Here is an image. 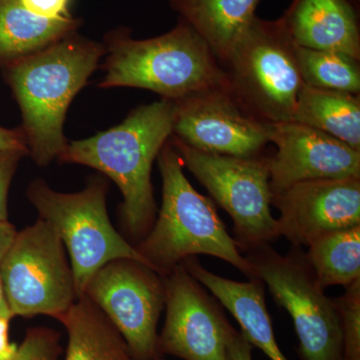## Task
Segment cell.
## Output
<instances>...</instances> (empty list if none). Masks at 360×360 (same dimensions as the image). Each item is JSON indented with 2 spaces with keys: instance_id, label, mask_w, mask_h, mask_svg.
I'll return each mask as SVG.
<instances>
[{
  "instance_id": "obj_1",
  "label": "cell",
  "mask_w": 360,
  "mask_h": 360,
  "mask_svg": "<svg viewBox=\"0 0 360 360\" xmlns=\"http://www.w3.org/2000/svg\"><path fill=\"white\" fill-rule=\"evenodd\" d=\"M105 53L103 44L75 32L1 68L21 110L28 155L39 167H46L65 151L68 108Z\"/></svg>"
},
{
  "instance_id": "obj_2",
  "label": "cell",
  "mask_w": 360,
  "mask_h": 360,
  "mask_svg": "<svg viewBox=\"0 0 360 360\" xmlns=\"http://www.w3.org/2000/svg\"><path fill=\"white\" fill-rule=\"evenodd\" d=\"M174 115V101L144 104L120 124L84 141L68 142L58 158L96 168L115 181L123 198V224L135 239L143 238L155 224L151 168L172 136Z\"/></svg>"
},
{
  "instance_id": "obj_3",
  "label": "cell",
  "mask_w": 360,
  "mask_h": 360,
  "mask_svg": "<svg viewBox=\"0 0 360 360\" xmlns=\"http://www.w3.org/2000/svg\"><path fill=\"white\" fill-rule=\"evenodd\" d=\"M105 77L101 89L136 87L169 101L229 84L226 72L205 40L186 21L155 39L136 40L129 28L104 37Z\"/></svg>"
},
{
  "instance_id": "obj_4",
  "label": "cell",
  "mask_w": 360,
  "mask_h": 360,
  "mask_svg": "<svg viewBox=\"0 0 360 360\" xmlns=\"http://www.w3.org/2000/svg\"><path fill=\"white\" fill-rule=\"evenodd\" d=\"M162 179V203L158 219L136 250L160 276L198 255L220 258L248 279L258 278L239 251L215 206L198 193L184 172V162L168 139L158 156Z\"/></svg>"
},
{
  "instance_id": "obj_5",
  "label": "cell",
  "mask_w": 360,
  "mask_h": 360,
  "mask_svg": "<svg viewBox=\"0 0 360 360\" xmlns=\"http://www.w3.org/2000/svg\"><path fill=\"white\" fill-rule=\"evenodd\" d=\"M108 193V184L103 177L90 179L79 193H58L44 179L34 180L26 191L39 219L53 227L68 251L78 298L97 270L112 260H137L153 269L111 224Z\"/></svg>"
},
{
  "instance_id": "obj_6",
  "label": "cell",
  "mask_w": 360,
  "mask_h": 360,
  "mask_svg": "<svg viewBox=\"0 0 360 360\" xmlns=\"http://www.w3.org/2000/svg\"><path fill=\"white\" fill-rule=\"evenodd\" d=\"M296 47L281 20L255 16L222 65L236 101L262 122H292L304 84Z\"/></svg>"
},
{
  "instance_id": "obj_7",
  "label": "cell",
  "mask_w": 360,
  "mask_h": 360,
  "mask_svg": "<svg viewBox=\"0 0 360 360\" xmlns=\"http://www.w3.org/2000/svg\"><path fill=\"white\" fill-rule=\"evenodd\" d=\"M169 141L184 167L231 215L239 248L253 250L279 238L277 219L270 210L269 158L213 155L191 148L172 134Z\"/></svg>"
},
{
  "instance_id": "obj_8",
  "label": "cell",
  "mask_w": 360,
  "mask_h": 360,
  "mask_svg": "<svg viewBox=\"0 0 360 360\" xmlns=\"http://www.w3.org/2000/svg\"><path fill=\"white\" fill-rule=\"evenodd\" d=\"M0 281L13 317L58 319L78 298L63 240L40 219L16 233L0 262Z\"/></svg>"
},
{
  "instance_id": "obj_9",
  "label": "cell",
  "mask_w": 360,
  "mask_h": 360,
  "mask_svg": "<svg viewBox=\"0 0 360 360\" xmlns=\"http://www.w3.org/2000/svg\"><path fill=\"white\" fill-rule=\"evenodd\" d=\"M246 257L277 304L288 310L303 360H343L342 330L333 300L324 295L305 255H281L264 245Z\"/></svg>"
},
{
  "instance_id": "obj_10",
  "label": "cell",
  "mask_w": 360,
  "mask_h": 360,
  "mask_svg": "<svg viewBox=\"0 0 360 360\" xmlns=\"http://www.w3.org/2000/svg\"><path fill=\"white\" fill-rule=\"evenodd\" d=\"M84 295L115 324L136 360H158V326L165 305L162 276L134 259L112 260L97 270Z\"/></svg>"
},
{
  "instance_id": "obj_11",
  "label": "cell",
  "mask_w": 360,
  "mask_h": 360,
  "mask_svg": "<svg viewBox=\"0 0 360 360\" xmlns=\"http://www.w3.org/2000/svg\"><path fill=\"white\" fill-rule=\"evenodd\" d=\"M172 135L213 155L253 158L270 143L272 124L248 112L229 84L194 92L174 101Z\"/></svg>"
},
{
  "instance_id": "obj_12",
  "label": "cell",
  "mask_w": 360,
  "mask_h": 360,
  "mask_svg": "<svg viewBox=\"0 0 360 360\" xmlns=\"http://www.w3.org/2000/svg\"><path fill=\"white\" fill-rule=\"evenodd\" d=\"M165 321L158 333L160 356L225 360L234 328L214 298L181 264L163 274Z\"/></svg>"
},
{
  "instance_id": "obj_13",
  "label": "cell",
  "mask_w": 360,
  "mask_h": 360,
  "mask_svg": "<svg viewBox=\"0 0 360 360\" xmlns=\"http://www.w3.org/2000/svg\"><path fill=\"white\" fill-rule=\"evenodd\" d=\"M281 212L279 236L309 246L333 232L360 225V177L310 180L272 194Z\"/></svg>"
},
{
  "instance_id": "obj_14",
  "label": "cell",
  "mask_w": 360,
  "mask_h": 360,
  "mask_svg": "<svg viewBox=\"0 0 360 360\" xmlns=\"http://www.w3.org/2000/svg\"><path fill=\"white\" fill-rule=\"evenodd\" d=\"M270 189L281 193L310 180L360 177V151L321 130L295 122L272 124Z\"/></svg>"
},
{
  "instance_id": "obj_15",
  "label": "cell",
  "mask_w": 360,
  "mask_h": 360,
  "mask_svg": "<svg viewBox=\"0 0 360 360\" xmlns=\"http://www.w3.org/2000/svg\"><path fill=\"white\" fill-rule=\"evenodd\" d=\"M279 20L297 46L360 59L359 0H292Z\"/></svg>"
},
{
  "instance_id": "obj_16",
  "label": "cell",
  "mask_w": 360,
  "mask_h": 360,
  "mask_svg": "<svg viewBox=\"0 0 360 360\" xmlns=\"http://www.w3.org/2000/svg\"><path fill=\"white\" fill-rule=\"evenodd\" d=\"M181 264L236 317L250 345L262 350L270 360H288L274 338L262 279L238 283L224 278L203 267L195 257H187Z\"/></svg>"
},
{
  "instance_id": "obj_17",
  "label": "cell",
  "mask_w": 360,
  "mask_h": 360,
  "mask_svg": "<svg viewBox=\"0 0 360 360\" xmlns=\"http://www.w3.org/2000/svg\"><path fill=\"white\" fill-rule=\"evenodd\" d=\"M262 0H168L169 6L205 40L224 65L255 18Z\"/></svg>"
},
{
  "instance_id": "obj_18",
  "label": "cell",
  "mask_w": 360,
  "mask_h": 360,
  "mask_svg": "<svg viewBox=\"0 0 360 360\" xmlns=\"http://www.w3.org/2000/svg\"><path fill=\"white\" fill-rule=\"evenodd\" d=\"M58 321L68 335L65 360H136L115 324L86 295Z\"/></svg>"
},
{
  "instance_id": "obj_19",
  "label": "cell",
  "mask_w": 360,
  "mask_h": 360,
  "mask_svg": "<svg viewBox=\"0 0 360 360\" xmlns=\"http://www.w3.org/2000/svg\"><path fill=\"white\" fill-rule=\"evenodd\" d=\"M82 21L47 20L35 15L20 0H0V68L37 53L71 33Z\"/></svg>"
},
{
  "instance_id": "obj_20",
  "label": "cell",
  "mask_w": 360,
  "mask_h": 360,
  "mask_svg": "<svg viewBox=\"0 0 360 360\" xmlns=\"http://www.w3.org/2000/svg\"><path fill=\"white\" fill-rule=\"evenodd\" d=\"M292 122L321 130L360 151V97L303 84Z\"/></svg>"
},
{
  "instance_id": "obj_21",
  "label": "cell",
  "mask_w": 360,
  "mask_h": 360,
  "mask_svg": "<svg viewBox=\"0 0 360 360\" xmlns=\"http://www.w3.org/2000/svg\"><path fill=\"white\" fill-rule=\"evenodd\" d=\"M309 248L305 258L323 290L360 278V225L326 234Z\"/></svg>"
},
{
  "instance_id": "obj_22",
  "label": "cell",
  "mask_w": 360,
  "mask_h": 360,
  "mask_svg": "<svg viewBox=\"0 0 360 360\" xmlns=\"http://www.w3.org/2000/svg\"><path fill=\"white\" fill-rule=\"evenodd\" d=\"M303 82L315 89L359 94V59L342 52L296 47Z\"/></svg>"
},
{
  "instance_id": "obj_23",
  "label": "cell",
  "mask_w": 360,
  "mask_h": 360,
  "mask_svg": "<svg viewBox=\"0 0 360 360\" xmlns=\"http://www.w3.org/2000/svg\"><path fill=\"white\" fill-rule=\"evenodd\" d=\"M342 330L343 360H360V278L333 300Z\"/></svg>"
},
{
  "instance_id": "obj_24",
  "label": "cell",
  "mask_w": 360,
  "mask_h": 360,
  "mask_svg": "<svg viewBox=\"0 0 360 360\" xmlns=\"http://www.w3.org/2000/svg\"><path fill=\"white\" fill-rule=\"evenodd\" d=\"M63 352L60 333L54 329L39 326L26 331L11 360H58Z\"/></svg>"
},
{
  "instance_id": "obj_25",
  "label": "cell",
  "mask_w": 360,
  "mask_h": 360,
  "mask_svg": "<svg viewBox=\"0 0 360 360\" xmlns=\"http://www.w3.org/2000/svg\"><path fill=\"white\" fill-rule=\"evenodd\" d=\"M27 151L20 149H4L0 150V221L7 220V196L11 180L18 167V163Z\"/></svg>"
},
{
  "instance_id": "obj_26",
  "label": "cell",
  "mask_w": 360,
  "mask_h": 360,
  "mask_svg": "<svg viewBox=\"0 0 360 360\" xmlns=\"http://www.w3.org/2000/svg\"><path fill=\"white\" fill-rule=\"evenodd\" d=\"M30 13L47 20H68L71 0H20Z\"/></svg>"
},
{
  "instance_id": "obj_27",
  "label": "cell",
  "mask_w": 360,
  "mask_h": 360,
  "mask_svg": "<svg viewBox=\"0 0 360 360\" xmlns=\"http://www.w3.org/2000/svg\"><path fill=\"white\" fill-rule=\"evenodd\" d=\"M225 360H253L250 343L236 328L232 330L229 338Z\"/></svg>"
},
{
  "instance_id": "obj_28",
  "label": "cell",
  "mask_w": 360,
  "mask_h": 360,
  "mask_svg": "<svg viewBox=\"0 0 360 360\" xmlns=\"http://www.w3.org/2000/svg\"><path fill=\"white\" fill-rule=\"evenodd\" d=\"M4 149H20L28 153L25 134L21 127L13 129L0 127V150Z\"/></svg>"
},
{
  "instance_id": "obj_29",
  "label": "cell",
  "mask_w": 360,
  "mask_h": 360,
  "mask_svg": "<svg viewBox=\"0 0 360 360\" xmlns=\"http://www.w3.org/2000/svg\"><path fill=\"white\" fill-rule=\"evenodd\" d=\"M11 317L0 315V360H11L16 354L18 345L9 341Z\"/></svg>"
},
{
  "instance_id": "obj_30",
  "label": "cell",
  "mask_w": 360,
  "mask_h": 360,
  "mask_svg": "<svg viewBox=\"0 0 360 360\" xmlns=\"http://www.w3.org/2000/svg\"><path fill=\"white\" fill-rule=\"evenodd\" d=\"M16 233L18 231H16L15 227L8 222V220L0 221V262L6 255L8 248H11Z\"/></svg>"
},
{
  "instance_id": "obj_31",
  "label": "cell",
  "mask_w": 360,
  "mask_h": 360,
  "mask_svg": "<svg viewBox=\"0 0 360 360\" xmlns=\"http://www.w3.org/2000/svg\"><path fill=\"white\" fill-rule=\"evenodd\" d=\"M0 315L13 319V315L11 314V309H9L8 303H7L6 295H4L1 281H0Z\"/></svg>"
},
{
  "instance_id": "obj_32",
  "label": "cell",
  "mask_w": 360,
  "mask_h": 360,
  "mask_svg": "<svg viewBox=\"0 0 360 360\" xmlns=\"http://www.w3.org/2000/svg\"><path fill=\"white\" fill-rule=\"evenodd\" d=\"M158 360H167V359H163V356H161V357H160V359H158Z\"/></svg>"
}]
</instances>
